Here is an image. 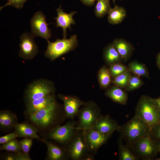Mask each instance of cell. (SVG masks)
Listing matches in <instances>:
<instances>
[{
    "instance_id": "6da1fadb",
    "label": "cell",
    "mask_w": 160,
    "mask_h": 160,
    "mask_svg": "<svg viewBox=\"0 0 160 160\" xmlns=\"http://www.w3.org/2000/svg\"><path fill=\"white\" fill-rule=\"evenodd\" d=\"M28 116L35 126L41 128L49 129V130L60 125L66 119L64 109L57 101Z\"/></svg>"
},
{
    "instance_id": "7a4b0ae2",
    "label": "cell",
    "mask_w": 160,
    "mask_h": 160,
    "mask_svg": "<svg viewBox=\"0 0 160 160\" xmlns=\"http://www.w3.org/2000/svg\"><path fill=\"white\" fill-rule=\"evenodd\" d=\"M150 127L143 120L135 116L124 124L119 125L117 131L129 148L136 141L150 133Z\"/></svg>"
},
{
    "instance_id": "3957f363",
    "label": "cell",
    "mask_w": 160,
    "mask_h": 160,
    "mask_svg": "<svg viewBox=\"0 0 160 160\" xmlns=\"http://www.w3.org/2000/svg\"><path fill=\"white\" fill-rule=\"evenodd\" d=\"M135 116L143 120L150 127L160 122V111L153 98L145 95L139 99L135 109Z\"/></svg>"
},
{
    "instance_id": "277c9868",
    "label": "cell",
    "mask_w": 160,
    "mask_h": 160,
    "mask_svg": "<svg viewBox=\"0 0 160 160\" xmlns=\"http://www.w3.org/2000/svg\"><path fill=\"white\" fill-rule=\"evenodd\" d=\"M102 115L100 107L95 102L89 101L86 102L80 108L76 116L78 119V128L84 131L92 128Z\"/></svg>"
},
{
    "instance_id": "5b68a950",
    "label": "cell",
    "mask_w": 160,
    "mask_h": 160,
    "mask_svg": "<svg viewBox=\"0 0 160 160\" xmlns=\"http://www.w3.org/2000/svg\"><path fill=\"white\" fill-rule=\"evenodd\" d=\"M76 35H71L68 39H57L54 42L47 41L48 45L44 53L45 57L52 61L77 47L78 41Z\"/></svg>"
},
{
    "instance_id": "8992f818",
    "label": "cell",
    "mask_w": 160,
    "mask_h": 160,
    "mask_svg": "<svg viewBox=\"0 0 160 160\" xmlns=\"http://www.w3.org/2000/svg\"><path fill=\"white\" fill-rule=\"evenodd\" d=\"M77 125V121L69 119L64 125L57 126L49 130L47 137L63 147L81 130L78 128Z\"/></svg>"
},
{
    "instance_id": "52a82bcc",
    "label": "cell",
    "mask_w": 160,
    "mask_h": 160,
    "mask_svg": "<svg viewBox=\"0 0 160 160\" xmlns=\"http://www.w3.org/2000/svg\"><path fill=\"white\" fill-rule=\"evenodd\" d=\"M53 83L46 79H41L30 83L26 87L24 94L26 105L31 102L55 93Z\"/></svg>"
},
{
    "instance_id": "ba28073f",
    "label": "cell",
    "mask_w": 160,
    "mask_h": 160,
    "mask_svg": "<svg viewBox=\"0 0 160 160\" xmlns=\"http://www.w3.org/2000/svg\"><path fill=\"white\" fill-rule=\"evenodd\" d=\"M72 160H84L89 153L84 131L79 132L63 147Z\"/></svg>"
},
{
    "instance_id": "9c48e42d",
    "label": "cell",
    "mask_w": 160,
    "mask_h": 160,
    "mask_svg": "<svg viewBox=\"0 0 160 160\" xmlns=\"http://www.w3.org/2000/svg\"><path fill=\"white\" fill-rule=\"evenodd\" d=\"M138 159H154L158 153L155 142L150 133L139 139L129 148Z\"/></svg>"
},
{
    "instance_id": "30bf717a",
    "label": "cell",
    "mask_w": 160,
    "mask_h": 160,
    "mask_svg": "<svg viewBox=\"0 0 160 160\" xmlns=\"http://www.w3.org/2000/svg\"><path fill=\"white\" fill-rule=\"evenodd\" d=\"M35 37L29 32H24L20 37L19 57L27 60L33 59L38 52V47Z\"/></svg>"
},
{
    "instance_id": "8fae6325",
    "label": "cell",
    "mask_w": 160,
    "mask_h": 160,
    "mask_svg": "<svg viewBox=\"0 0 160 160\" xmlns=\"http://www.w3.org/2000/svg\"><path fill=\"white\" fill-rule=\"evenodd\" d=\"M31 33L34 37H40L47 41L51 36V29L48 27L45 15L41 11L36 12L31 19Z\"/></svg>"
},
{
    "instance_id": "7c38bea8",
    "label": "cell",
    "mask_w": 160,
    "mask_h": 160,
    "mask_svg": "<svg viewBox=\"0 0 160 160\" xmlns=\"http://www.w3.org/2000/svg\"><path fill=\"white\" fill-rule=\"evenodd\" d=\"M84 132L89 151L95 155L100 148L107 143L113 134V133L103 134L92 128L85 130Z\"/></svg>"
},
{
    "instance_id": "4fadbf2b",
    "label": "cell",
    "mask_w": 160,
    "mask_h": 160,
    "mask_svg": "<svg viewBox=\"0 0 160 160\" xmlns=\"http://www.w3.org/2000/svg\"><path fill=\"white\" fill-rule=\"evenodd\" d=\"M58 96L63 102V109L66 119H73L81 107L86 103L75 96L59 94Z\"/></svg>"
},
{
    "instance_id": "5bb4252c",
    "label": "cell",
    "mask_w": 160,
    "mask_h": 160,
    "mask_svg": "<svg viewBox=\"0 0 160 160\" xmlns=\"http://www.w3.org/2000/svg\"><path fill=\"white\" fill-rule=\"evenodd\" d=\"M119 125L109 114L102 115L97 120L92 129L101 133L107 134L116 131Z\"/></svg>"
},
{
    "instance_id": "9a60e30c",
    "label": "cell",
    "mask_w": 160,
    "mask_h": 160,
    "mask_svg": "<svg viewBox=\"0 0 160 160\" xmlns=\"http://www.w3.org/2000/svg\"><path fill=\"white\" fill-rule=\"evenodd\" d=\"M57 13V16L54 19L56 20V27H60L63 29V39H66L67 36L66 29L68 28L71 30V24L74 25L75 22L73 18V15L77 13L76 11H73L69 14H67L64 12L63 10L61 5L56 9Z\"/></svg>"
},
{
    "instance_id": "2e32d148",
    "label": "cell",
    "mask_w": 160,
    "mask_h": 160,
    "mask_svg": "<svg viewBox=\"0 0 160 160\" xmlns=\"http://www.w3.org/2000/svg\"><path fill=\"white\" fill-rule=\"evenodd\" d=\"M47 148V155L45 160H68L70 159L64 148L52 141L44 138Z\"/></svg>"
},
{
    "instance_id": "e0dca14e",
    "label": "cell",
    "mask_w": 160,
    "mask_h": 160,
    "mask_svg": "<svg viewBox=\"0 0 160 160\" xmlns=\"http://www.w3.org/2000/svg\"><path fill=\"white\" fill-rule=\"evenodd\" d=\"M56 101L55 93L33 100L26 105L27 115L35 113Z\"/></svg>"
},
{
    "instance_id": "ac0fdd59",
    "label": "cell",
    "mask_w": 160,
    "mask_h": 160,
    "mask_svg": "<svg viewBox=\"0 0 160 160\" xmlns=\"http://www.w3.org/2000/svg\"><path fill=\"white\" fill-rule=\"evenodd\" d=\"M18 137H32L44 143V139H42L37 134L38 129L33 125L28 122L17 123L14 128Z\"/></svg>"
},
{
    "instance_id": "d6986e66",
    "label": "cell",
    "mask_w": 160,
    "mask_h": 160,
    "mask_svg": "<svg viewBox=\"0 0 160 160\" xmlns=\"http://www.w3.org/2000/svg\"><path fill=\"white\" fill-rule=\"evenodd\" d=\"M114 47L121 56L124 63L130 58L134 50L132 44L121 39H116L112 42Z\"/></svg>"
},
{
    "instance_id": "ffe728a7",
    "label": "cell",
    "mask_w": 160,
    "mask_h": 160,
    "mask_svg": "<svg viewBox=\"0 0 160 160\" xmlns=\"http://www.w3.org/2000/svg\"><path fill=\"white\" fill-rule=\"evenodd\" d=\"M17 117L13 112L5 110L0 111V128L1 130L9 131L14 128L17 123Z\"/></svg>"
},
{
    "instance_id": "44dd1931",
    "label": "cell",
    "mask_w": 160,
    "mask_h": 160,
    "mask_svg": "<svg viewBox=\"0 0 160 160\" xmlns=\"http://www.w3.org/2000/svg\"><path fill=\"white\" fill-rule=\"evenodd\" d=\"M105 95L113 102L120 104L126 105L127 102V94L122 89L115 85L108 89Z\"/></svg>"
},
{
    "instance_id": "7402d4cb",
    "label": "cell",
    "mask_w": 160,
    "mask_h": 160,
    "mask_svg": "<svg viewBox=\"0 0 160 160\" xmlns=\"http://www.w3.org/2000/svg\"><path fill=\"white\" fill-rule=\"evenodd\" d=\"M103 57L105 62L109 65L121 63L123 61L121 56L112 43L108 45L104 49Z\"/></svg>"
},
{
    "instance_id": "603a6c76",
    "label": "cell",
    "mask_w": 160,
    "mask_h": 160,
    "mask_svg": "<svg viewBox=\"0 0 160 160\" xmlns=\"http://www.w3.org/2000/svg\"><path fill=\"white\" fill-rule=\"evenodd\" d=\"M108 14V22L112 25H115L120 23L126 17L127 13L123 7L115 5L111 9Z\"/></svg>"
},
{
    "instance_id": "cb8c5ba5",
    "label": "cell",
    "mask_w": 160,
    "mask_h": 160,
    "mask_svg": "<svg viewBox=\"0 0 160 160\" xmlns=\"http://www.w3.org/2000/svg\"><path fill=\"white\" fill-rule=\"evenodd\" d=\"M119 159V160H137L138 159L130 148L123 142V140L120 137L117 140Z\"/></svg>"
},
{
    "instance_id": "d4e9b609",
    "label": "cell",
    "mask_w": 160,
    "mask_h": 160,
    "mask_svg": "<svg viewBox=\"0 0 160 160\" xmlns=\"http://www.w3.org/2000/svg\"><path fill=\"white\" fill-rule=\"evenodd\" d=\"M128 67L134 74L139 77L149 78V75L146 66L143 63L134 60L129 63Z\"/></svg>"
},
{
    "instance_id": "484cf974",
    "label": "cell",
    "mask_w": 160,
    "mask_h": 160,
    "mask_svg": "<svg viewBox=\"0 0 160 160\" xmlns=\"http://www.w3.org/2000/svg\"><path fill=\"white\" fill-rule=\"evenodd\" d=\"M110 0H98L94 9L95 15L98 17L102 18L112 8Z\"/></svg>"
},
{
    "instance_id": "4316f807",
    "label": "cell",
    "mask_w": 160,
    "mask_h": 160,
    "mask_svg": "<svg viewBox=\"0 0 160 160\" xmlns=\"http://www.w3.org/2000/svg\"><path fill=\"white\" fill-rule=\"evenodd\" d=\"M98 81L102 88L108 87L111 82V76L109 69L105 65L102 66L99 70L98 74Z\"/></svg>"
},
{
    "instance_id": "83f0119b",
    "label": "cell",
    "mask_w": 160,
    "mask_h": 160,
    "mask_svg": "<svg viewBox=\"0 0 160 160\" xmlns=\"http://www.w3.org/2000/svg\"><path fill=\"white\" fill-rule=\"evenodd\" d=\"M132 73L131 71L129 69L113 79L112 82L114 85L122 89H125L128 84Z\"/></svg>"
},
{
    "instance_id": "f1b7e54d",
    "label": "cell",
    "mask_w": 160,
    "mask_h": 160,
    "mask_svg": "<svg viewBox=\"0 0 160 160\" xmlns=\"http://www.w3.org/2000/svg\"><path fill=\"white\" fill-rule=\"evenodd\" d=\"M128 68L121 63L109 65L108 69L112 78L113 79L129 69Z\"/></svg>"
},
{
    "instance_id": "f546056e",
    "label": "cell",
    "mask_w": 160,
    "mask_h": 160,
    "mask_svg": "<svg viewBox=\"0 0 160 160\" xmlns=\"http://www.w3.org/2000/svg\"><path fill=\"white\" fill-rule=\"evenodd\" d=\"M18 141L16 138L13 139L6 143L1 145L0 146V150L15 153L22 151L19 146Z\"/></svg>"
},
{
    "instance_id": "4dcf8cb0",
    "label": "cell",
    "mask_w": 160,
    "mask_h": 160,
    "mask_svg": "<svg viewBox=\"0 0 160 160\" xmlns=\"http://www.w3.org/2000/svg\"><path fill=\"white\" fill-rule=\"evenodd\" d=\"M143 84L140 77L134 74H132L128 86L125 89V91L129 92L134 90L140 88Z\"/></svg>"
},
{
    "instance_id": "1f68e13d",
    "label": "cell",
    "mask_w": 160,
    "mask_h": 160,
    "mask_svg": "<svg viewBox=\"0 0 160 160\" xmlns=\"http://www.w3.org/2000/svg\"><path fill=\"white\" fill-rule=\"evenodd\" d=\"M33 138L30 137H24L18 141L19 146L22 151L29 155L30 149L32 145Z\"/></svg>"
},
{
    "instance_id": "d6a6232c",
    "label": "cell",
    "mask_w": 160,
    "mask_h": 160,
    "mask_svg": "<svg viewBox=\"0 0 160 160\" xmlns=\"http://www.w3.org/2000/svg\"><path fill=\"white\" fill-rule=\"evenodd\" d=\"M150 135L155 142L160 141V122L150 127Z\"/></svg>"
},
{
    "instance_id": "836d02e7",
    "label": "cell",
    "mask_w": 160,
    "mask_h": 160,
    "mask_svg": "<svg viewBox=\"0 0 160 160\" xmlns=\"http://www.w3.org/2000/svg\"><path fill=\"white\" fill-rule=\"evenodd\" d=\"M28 0H7V2L4 5L1 7V10L4 7L7 6H10L14 7L17 9H22L24 3Z\"/></svg>"
},
{
    "instance_id": "e575fe53",
    "label": "cell",
    "mask_w": 160,
    "mask_h": 160,
    "mask_svg": "<svg viewBox=\"0 0 160 160\" xmlns=\"http://www.w3.org/2000/svg\"><path fill=\"white\" fill-rule=\"evenodd\" d=\"M18 137V135L14 131L6 135L0 137V144H2L6 143L12 139Z\"/></svg>"
},
{
    "instance_id": "d590c367",
    "label": "cell",
    "mask_w": 160,
    "mask_h": 160,
    "mask_svg": "<svg viewBox=\"0 0 160 160\" xmlns=\"http://www.w3.org/2000/svg\"><path fill=\"white\" fill-rule=\"evenodd\" d=\"M29 155L23 152L16 153V160H31Z\"/></svg>"
},
{
    "instance_id": "8d00e7d4",
    "label": "cell",
    "mask_w": 160,
    "mask_h": 160,
    "mask_svg": "<svg viewBox=\"0 0 160 160\" xmlns=\"http://www.w3.org/2000/svg\"><path fill=\"white\" fill-rule=\"evenodd\" d=\"M3 159L5 160H16V153L7 154L3 157Z\"/></svg>"
},
{
    "instance_id": "74e56055",
    "label": "cell",
    "mask_w": 160,
    "mask_h": 160,
    "mask_svg": "<svg viewBox=\"0 0 160 160\" xmlns=\"http://www.w3.org/2000/svg\"><path fill=\"white\" fill-rule=\"evenodd\" d=\"M84 4L88 6L93 5L97 0H80Z\"/></svg>"
},
{
    "instance_id": "f35d334b",
    "label": "cell",
    "mask_w": 160,
    "mask_h": 160,
    "mask_svg": "<svg viewBox=\"0 0 160 160\" xmlns=\"http://www.w3.org/2000/svg\"><path fill=\"white\" fill-rule=\"evenodd\" d=\"M153 100L155 104L160 111V97L156 98H153Z\"/></svg>"
},
{
    "instance_id": "ab89813d",
    "label": "cell",
    "mask_w": 160,
    "mask_h": 160,
    "mask_svg": "<svg viewBox=\"0 0 160 160\" xmlns=\"http://www.w3.org/2000/svg\"><path fill=\"white\" fill-rule=\"evenodd\" d=\"M156 63L157 67L160 70V52H159L156 56Z\"/></svg>"
},
{
    "instance_id": "60d3db41",
    "label": "cell",
    "mask_w": 160,
    "mask_h": 160,
    "mask_svg": "<svg viewBox=\"0 0 160 160\" xmlns=\"http://www.w3.org/2000/svg\"><path fill=\"white\" fill-rule=\"evenodd\" d=\"M158 153L160 154V141L155 142Z\"/></svg>"
},
{
    "instance_id": "b9f144b4",
    "label": "cell",
    "mask_w": 160,
    "mask_h": 160,
    "mask_svg": "<svg viewBox=\"0 0 160 160\" xmlns=\"http://www.w3.org/2000/svg\"><path fill=\"white\" fill-rule=\"evenodd\" d=\"M154 160H160V157L157 158H155Z\"/></svg>"
},
{
    "instance_id": "7bdbcfd3",
    "label": "cell",
    "mask_w": 160,
    "mask_h": 160,
    "mask_svg": "<svg viewBox=\"0 0 160 160\" xmlns=\"http://www.w3.org/2000/svg\"><path fill=\"white\" fill-rule=\"evenodd\" d=\"M112 1H113V3L115 4V0H112Z\"/></svg>"
},
{
    "instance_id": "ee69618b",
    "label": "cell",
    "mask_w": 160,
    "mask_h": 160,
    "mask_svg": "<svg viewBox=\"0 0 160 160\" xmlns=\"http://www.w3.org/2000/svg\"></svg>"
}]
</instances>
